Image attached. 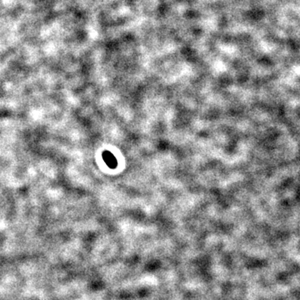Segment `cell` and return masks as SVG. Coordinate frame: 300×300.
<instances>
[{
    "label": "cell",
    "mask_w": 300,
    "mask_h": 300,
    "mask_svg": "<svg viewBox=\"0 0 300 300\" xmlns=\"http://www.w3.org/2000/svg\"><path fill=\"white\" fill-rule=\"evenodd\" d=\"M104 159L106 164L110 168H115L117 166V161L115 157L110 152H105L104 154Z\"/></svg>",
    "instance_id": "cell-1"
}]
</instances>
